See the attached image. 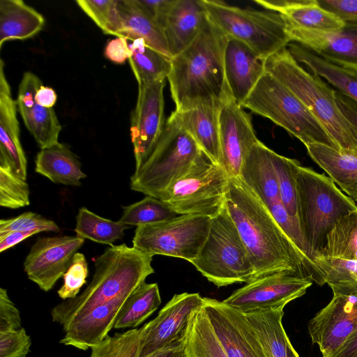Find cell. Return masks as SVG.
Instances as JSON below:
<instances>
[{
	"label": "cell",
	"instance_id": "5bb4252c",
	"mask_svg": "<svg viewBox=\"0 0 357 357\" xmlns=\"http://www.w3.org/2000/svg\"><path fill=\"white\" fill-rule=\"evenodd\" d=\"M220 165L229 178H239L243 162L259 141L251 115L236 103L229 93L224 100L219 116Z\"/></svg>",
	"mask_w": 357,
	"mask_h": 357
},
{
	"label": "cell",
	"instance_id": "8992f818",
	"mask_svg": "<svg viewBox=\"0 0 357 357\" xmlns=\"http://www.w3.org/2000/svg\"><path fill=\"white\" fill-rule=\"evenodd\" d=\"M202 152L171 114L152 151L131 176V190L165 202Z\"/></svg>",
	"mask_w": 357,
	"mask_h": 357
},
{
	"label": "cell",
	"instance_id": "bcb514c9",
	"mask_svg": "<svg viewBox=\"0 0 357 357\" xmlns=\"http://www.w3.org/2000/svg\"><path fill=\"white\" fill-rule=\"evenodd\" d=\"M88 264L85 256L77 252L68 270L63 275V284L58 290L59 296L63 300L75 298L88 276Z\"/></svg>",
	"mask_w": 357,
	"mask_h": 357
},
{
	"label": "cell",
	"instance_id": "9f6ffc18",
	"mask_svg": "<svg viewBox=\"0 0 357 357\" xmlns=\"http://www.w3.org/2000/svg\"><path fill=\"white\" fill-rule=\"evenodd\" d=\"M57 95L55 91L49 86L42 85L37 91L36 100L37 102L45 107L52 108L56 102Z\"/></svg>",
	"mask_w": 357,
	"mask_h": 357
},
{
	"label": "cell",
	"instance_id": "9c48e42d",
	"mask_svg": "<svg viewBox=\"0 0 357 357\" xmlns=\"http://www.w3.org/2000/svg\"><path fill=\"white\" fill-rule=\"evenodd\" d=\"M191 264L218 287L254 280L248 252L225 206L211 218L207 238Z\"/></svg>",
	"mask_w": 357,
	"mask_h": 357
},
{
	"label": "cell",
	"instance_id": "e0dca14e",
	"mask_svg": "<svg viewBox=\"0 0 357 357\" xmlns=\"http://www.w3.org/2000/svg\"><path fill=\"white\" fill-rule=\"evenodd\" d=\"M357 328V293H333L329 303L310 320L308 333L322 357H333Z\"/></svg>",
	"mask_w": 357,
	"mask_h": 357
},
{
	"label": "cell",
	"instance_id": "816d5d0a",
	"mask_svg": "<svg viewBox=\"0 0 357 357\" xmlns=\"http://www.w3.org/2000/svg\"><path fill=\"white\" fill-rule=\"evenodd\" d=\"M104 54L107 59L115 63H125L131 56L128 39L118 36L109 40L105 47Z\"/></svg>",
	"mask_w": 357,
	"mask_h": 357
},
{
	"label": "cell",
	"instance_id": "2e32d148",
	"mask_svg": "<svg viewBox=\"0 0 357 357\" xmlns=\"http://www.w3.org/2000/svg\"><path fill=\"white\" fill-rule=\"evenodd\" d=\"M204 300L203 310L228 357H265L245 313L223 301L209 298Z\"/></svg>",
	"mask_w": 357,
	"mask_h": 357
},
{
	"label": "cell",
	"instance_id": "680465c9",
	"mask_svg": "<svg viewBox=\"0 0 357 357\" xmlns=\"http://www.w3.org/2000/svg\"><path fill=\"white\" fill-rule=\"evenodd\" d=\"M333 357H357V328L347 338Z\"/></svg>",
	"mask_w": 357,
	"mask_h": 357
},
{
	"label": "cell",
	"instance_id": "d590c367",
	"mask_svg": "<svg viewBox=\"0 0 357 357\" xmlns=\"http://www.w3.org/2000/svg\"><path fill=\"white\" fill-rule=\"evenodd\" d=\"M314 262L319 275V285L328 284L333 293H357V261L318 255Z\"/></svg>",
	"mask_w": 357,
	"mask_h": 357
},
{
	"label": "cell",
	"instance_id": "681fc988",
	"mask_svg": "<svg viewBox=\"0 0 357 357\" xmlns=\"http://www.w3.org/2000/svg\"><path fill=\"white\" fill-rule=\"evenodd\" d=\"M20 314L7 290L0 288V332L21 328Z\"/></svg>",
	"mask_w": 357,
	"mask_h": 357
},
{
	"label": "cell",
	"instance_id": "4316f807",
	"mask_svg": "<svg viewBox=\"0 0 357 357\" xmlns=\"http://www.w3.org/2000/svg\"><path fill=\"white\" fill-rule=\"evenodd\" d=\"M273 153L259 141L246 156L239 176L268 208L280 200Z\"/></svg>",
	"mask_w": 357,
	"mask_h": 357
},
{
	"label": "cell",
	"instance_id": "60d3db41",
	"mask_svg": "<svg viewBox=\"0 0 357 357\" xmlns=\"http://www.w3.org/2000/svg\"><path fill=\"white\" fill-rule=\"evenodd\" d=\"M268 208L281 229L302 256L310 278L318 284L319 279L314 262L315 257L304 238L297 217L290 215L280 200L273 203Z\"/></svg>",
	"mask_w": 357,
	"mask_h": 357
},
{
	"label": "cell",
	"instance_id": "7c38bea8",
	"mask_svg": "<svg viewBox=\"0 0 357 357\" xmlns=\"http://www.w3.org/2000/svg\"><path fill=\"white\" fill-rule=\"evenodd\" d=\"M204 304V298L198 293L175 294L155 319L141 328L139 357H148L185 341L193 319Z\"/></svg>",
	"mask_w": 357,
	"mask_h": 357
},
{
	"label": "cell",
	"instance_id": "f546056e",
	"mask_svg": "<svg viewBox=\"0 0 357 357\" xmlns=\"http://www.w3.org/2000/svg\"><path fill=\"white\" fill-rule=\"evenodd\" d=\"M265 357H299L282 326L283 309L245 313Z\"/></svg>",
	"mask_w": 357,
	"mask_h": 357
},
{
	"label": "cell",
	"instance_id": "277c9868",
	"mask_svg": "<svg viewBox=\"0 0 357 357\" xmlns=\"http://www.w3.org/2000/svg\"><path fill=\"white\" fill-rule=\"evenodd\" d=\"M265 69L303 102L327 131L339 151L357 155V144L337 104L334 89L317 75L305 70L287 48L269 56Z\"/></svg>",
	"mask_w": 357,
	"mask_h": 357
},
{
	"label": "cell",
	"instance_id": "cb8c5ba5",
	"mask_svg": "<svg viewBox=\"0 0 357 357\" xmlns=\"http://www.w3.org/2000/svg\"><path fill=\"white\" fill-rule=\"evenodd\" d=\"M225 98L206 100L188 109L181 112L174 110L172 113L183 128L194 139L201 150L219 165V116Z\"/></svg>",
	"mask_w": 357,
	"mask_h": 357
},
{
	"label": "cell",
	"instance_id": "ee69618b",
	"mask_svg": "<svg viewBox=\"0 0 357 357\" xmlns=\"http://www.w3.org/2000/svg\"><path fill=\"white\" fill-rule=\"evenodd\" d=\"M29 204V189L26 180L15 174L10 167L0 165V205L16 209Z\"/></svg>",
	"mask_w": 357,
	"mask_h": 357
},
{
	"label": "cell",
	"instance_id": "7a4b0ae2",
	"mask_svg": "<svg viewBox=\"0 0 357 357\" xmlns=\"http://www.w3.org/2000/svg\"><path fill=\"white\" fill-rule=\"evenodd\" d=\"M228 37L208 18L193 42L171 59L167 76L177 112L230 93L224 66Z\"/></svg>",
	"mask_w": 357,
	"mask_h": 357
},
{
	"label": "cell",
	"instance_id": "83f0119b",
	"mask_svg": "<svg viewBox=\"0 0 357 357\" xmlns=\"http://www.w3.org/2000/svg\"><path fill=\"white\" fill-rule=\"evenodd\" d=\"M121 22L119 36L141 38L157 51L171 58L164 32L137 0H117Z\"/></svg>",
	"mask_w": 357,
	"mask_h": 357
},
{
	"label": "cell",
	"instance_id": "4fadbf2b",
	"mask_svg": "<svg viewBox=\"0 0 357 357\" xmlns=\"http://www.w3.org/2000/svg\"><path fill=\"white\" fill-rule=\"evenodd\" d=\"M312 282L310 278L293 273H276L246 283L222 301L243 313L284 309L304 295Z\"/></svg>",
	"mask_w": 357,
	"mask_h": 357
},
{
	"label": "cell",
	"instance_id": "52a82bcc",
	"mask_svg": "<svg viewBox=\"0 0 357 357\" xmlns=\"http://www.w3.org/2000/svg\"><path fill=\"white\" fill-rule=\"evenodd\" d=\"M241 107L270 119L305 146L318 143L339 151L327 131L303 102L268 73L262 75Z\"/></svg>",
	"mask_w": 357,
	"mask_h": 357
},
{
	"label": "cell",
	"instance_id": "8d00e7d4",
	"mask_svg": "<svg viewBox=\"0 0 357 357\" xmlns=\"http://www.w3.org/2000/svg\"><path fill=\"white\" fill-rule=\"evenodd\" d=\"M129 227L119 220L102 218L82 207L76 217L75 231L77 237L112 246L116 241L123 238L125 230Z\"/></svg>",
	"mask_w": 357,
	"mask_h": 357
},
{
	"label": "cell",
	"instance_id": "6da1fadb",
	"mask_svg": "<svg viewBox=\"0 0 357 357\" xmlns=\"http://www.w3.org/2000/svg\"><path fill=\"white\" fill-rule=\"evenodd\" d=\"M225 208L248 252L254 280L281 272L310 278L302 256L269 208L239 178H229Z\"/></svg>",
	"mask_w": 357,
	"mask_h": 357
},
{
	"label": "cell",
	"instance_id": "74e56055",
	"mask_svg": "<svg viewBox=\"0 0 357 357\" xmlns=\"http://www.w3.org/2000/svg\"><path fill=\"white\" fill-rule=\"evenodd\" d=\"M320 255L357 261V209L337 220Z\"/></svg>",
	"mask_w": 357,
	"mask_h": 357
},
{
	"label": "cell",
	"instance_id": "d6a6232c",
	"mask_svg": "<svg viewBox=\"0 0 357 357\" xmlns=\"http://www.w3.org/2000/svg\"><path fill=\"white\" fill-rule=\"evenodd\" d=\"M287 48L298 63L324 79L335 90L357 102L356 73L328 62L296 43H290Z\"/></svg>",
	"mask_w": 357,
	"mask_h": 357
},
{
	"label": "cell",
	"instance_id": "f907efd6",
	"mask_svg": "<svg viewBox=\"0 0 357 357\" xmlns=\"http://www.w3.org/2000/svg\"><path fill=\"white\" fill-rule=\"evenodd\" d=\"M320 6L344 22L357 23V0H317Z\"/></svg>",
	"mask_w": 357,
	"mask_h": 357
},
{
	"label": "cell",
	"instance_id": "f6af8a7d",
	"mask_svg": "<svg viewBox=\"0 0 357 357\" xmlns=\"http://www.w3.org/2000/svg\"><path fill=\"white\" fill-rule=\"evenodd\" d=\"M273 159L276 171L280 201L287 211L296 217V190L294 167L296 160L281 155L275 151Z\"/></svg>",
	"mask_w": 357,
	"mask_h": 357
},
{
	"label": "cell",
	"instance_id": "7bdbcfd3",
	"mask_svg": "<svg viewBox=\"0 0 357 357\" xmlns=\"http://www.w3.org/2000/svg\"><path fill=\"white\" fill-rule=\"evenodd\" d=\"M75 2L103 33L116 37L120 36L117 0H77Z\"/></svg>",
	"mask_w": 357,
	"mask_h": 357
},
{
	"label": "cell",
	"instance_id": "ffe728a7",
	"mask_svg": "<svg viewBox=\"0 0 357 357\" xmlns=\"http://www.w3.org/2000/svg\"><path fill=\"white\" fill-rule=\"evenodd\" d=\"M42 85L36 75L26 72L20 83L16 100L24 125L40 149L58 143L61 130L53 107H43L36 100V92Z\"/></svg>",
	"mask_w": 357,
	"mask_h": 357
},
{
	"label": "cell",
	"instance_id": "7dc6e473",
	"mask_svg": "<svg viewBox=\"0 0 357 357\" xmlns=\"http://www.w3.org/2000/svg\"><path fill=\"white\" fill-rule=\"evenodd\" d=\"M37 229L59 232V226L52 220L33 212H25L17 217L0 220V236L14 231Z\"/></svg>",
	"mask_w": 357,
	"mask_h": 357
},
{
	"label": "cell",
	"instance_id": "db71d44e",
	"mask_svg": "<svg viewBox=\"0 0 357 357\" xmlns=\"http://www.w3.org/2000/svg\"><path fill=\"white\" fill-rule=\"evenodd\" d=\"M137 1L162 28L174 0H137Z\"/></svg>",
	"mask_w": 357,
	"mask_h": 357
},
{
	"label": "cell",
	"instance_id": "d6986e66",
	"mask_svg": "<svg viewBox=\"0 0 357 357\" xmlns=\"http://www.w3.org/2000/svg\"><path fill=\"white\" fill-rule=\"evenodd\" d=\"M291 41L334 65L357 73V23L319 31L287 26Z\"/></svg>",
	"mask_w": 357,
	"mask_h": 357
},
{
	"label": "cell",
	"instance_id": "f5cc1de1",
	"mask_svg": "<svg viewBox=\"0 0 357 357\" xmlns=\"http://www.w3.org/2000/svg\"><path fill=\"white\" fill-rule=\"evenodd\" d=\"M337 104L347 119L357 144V102L335 90Z\"/></svg>",
	"mask_w": 357,
	"mask_h": 357
},
{
	"label": "cell",
	"instance_id": "836d02e7",
	"mask_svg": "<svg viewBox=\"0 0 357 357\" xmlns=\"http://www.w3.org/2000/svg\"><path fill=\"white\" fill-rule=\"evenodd\" d=\"M131 51L129 62L138 84L163 81L171 69L172 58L148 45L141 38H127Z\"/></svg>",
	"mask_w": 357,
	"mask_h": 357
},
{
	"label": "cell",
	"instance_id": "d4e9b609",
	"mask_svg": "<svg viewBox=\"0 0 357 357\" xmlns=\"http://www.w3.org/2000/svg\"><path fill=\"white\" fill-rule=\"evenodd\" d=\"M207 19L202 0H174L162 25L171 58L193 42Z\"/></svg>",
	"mask_w": 357,
	"mask_h": 357
},
{
	"label": "cell",
	"instance_id": "f1b7e54d",
	"mask_svg": "<svg viewBox=\"0 0 357 357\" xmlns=\"http://www.w3.org/2000/svg\"><path fill=\"white\" fill-rule=\"evenodd\" d=\"M310 158L351 199L357 202V155L314 143L305 146Z\"/></svg>",
	"mask_w": 357,
	"mask_h": 357
},
{
	"label": "cell",
	"instance_id": "e575fe53",
	"mask_svg": "<svg viewBox=\"0 0 357 357\" xmlns=\"http://www.w3.org/2000/svg\"><path fill=\"white\" fill-rule=\"evenodd\" d=\"M161 303L157 283L139 284L126 298L115 321L114 328H134L152 314Z\"/></svg>",
	"mask_w": 357,
	"mask_h": 357
},
{
	"label": "cell",
	"instance_id": "f35d334b",
	"mask_svg": "<svg viewBox=\"0 0 357 357\" xmlns=\"http://www.w3.org/2000/svg\"><path fill=\"white\" fill-rule=\"evenodd\" d=\"M186 350L188 357H228L216 338L203 307L193 319Z\"/></svg>",
	"mask_w": 357,
	"mask_h": 357
},
{
	"label": "cell",
	"instance_id": "ba28073f",
	"mask_svg": "<svg viewBox=\"0 0 357 357\" xmlns=\"http://www.w3.org/2000/svg\"><path fill=\"white\" fill-rule=\"evenodd\" d=\"M208 18L228 38L266 60L291 43L283 17L271 10L241 8L221 1L202 0Z\"/></svg>",
	"mask_w": 357,
	"mask_h": 357
},
{
	"label": "cell",
	"instance_id": "11a10c76",
	"mask_svg": "<svg viewBox=\"0 0 357 357\" xmlns=\"http://www.w3.org/2000/svg\"><path fill=\"white\" fill-rule=\"evenodd\" d=\"M37 229L25 230V231H14L0 236V252L7 250L14 245L20 243L26 238L33 234L40 233Z\"/></svg>",
	"mask_w": 357,
	"mask_h": 357
},
{
	"label": "cell",
	"instance_id": "ac0fdd59",
	"mask_svg": "<svg viewBox=\"0 0 357 357\" xmlns=\"http://www.w3.org/2000/svg\"><path fill=\"white\" fill-rule=\"evenodd\" d=\"M84 243V239L77 236L38 238L24 261L28 278L42 290H51Z\"/></svg>",
	"mask_w": 357,
	"mask_h": 357
},
{
	"label": "cell",
	"instance_id": "3957f363",
	"mask_svg": "<svg viewBox=\"0 0 357 357\" xmlns=\"http://www.w3.org/2000/svg\"><path fill=\"white\" fill-rule=\"evenodd\" d=\"M152 260V255L124 243L107 248L96 258L92 280L82 293L52 308L53 321L64 326L95 306L129 295L154 273Z\"/></svg>",
	"mask_w": 357,
	"mask_h": 357
},
{
	"label": "cell",
	"instance_id": "44dd1931",
	"mask_svg": "<svg viewBox=\"0 0 357 357\" xmlns=\"http://www.w3.org/2000/svg\"><path fill=\"white\" fill-rule=\"evenodd\" d=\"M128 296L98 305L73 317L63 326L65 335L60 342L81 350H87L100 343L114 326Z\"/></svg>",
	"mask_w": 357,
	"mask_h": 357
},
{
	"label": "cell",
	"instance_id": "5b68a950",
	"mask_svg": "<svg viewBox=\"0 0 357 357\" xmlns=\"http://www.w3.org/2000/svg\"><path fill=\"white\" fill-rule=\"evenodd\" d=\"M296 217L304 238L314 257L324 251L328 235L339 219L357 209V204L333 179L296 160L294 167Z\"/></svg>",
	"mask_w": 357,
	"mask_h": 357
},
{
	"label": "cell",
	"instance_id": "1f68e13d",
	"mask_svg": "<svg viewBox=\"0 0 357 357\" xmlns=\"http://www.w3.org/2000/svg\"><path fill=\"white\" fill-rule=\"evenodd\" d=\"M44 17L22 0L0 1V47L13 40L36 36L45 25Z\"/></svg>",
	"mask_w": 357,
	"mask_h": 357
},
{
	"label": "cell",
	"instance_id": "603a6c76",
	"mask_svg": "<svg viewBox=\"0 0 357 357\" xmlns=\"http://www.w3.org/2000/svg\"><path fill=\"white\" fill-rule=\"evenodd\" d=\"M17 102L0 62V165H6L19 177L26 180L27 161L20 139Z\"/></svg>",
	"mask_w": 357,
	"mask_h": 357
},
{
	"label": "cell",
	"instance_id": "ab89813d",
	"mask_svg": "<svg viewBox=\"0 0 357 357\" xmlns=\"http://www.w3.org/2000/svg\"><path fill=\"white\" fill-rule=\"evenodd\" d=\"M178 214L165 202L146 196L143 199L123 208L119 221L128 226H143L172 219Z\"/></svg>",
	"mask_w": 357,
	"mask_h": 357
},
{
	"label": "cell",
	"instance_id": "8fae6325",
	"mask_svg": "<svg viewBox=\"0 0 357 357\" xmlns=\"http://www.w3.org/2000/svg\"><path fill=\"white\" fill-rule=\"evenodd\" d=\"M211 218L178 215L158 223L137 227L132 247L149 255H165L190 263L197 258L210 229Z\"/></svg>",
	"mask_w": 357,
	"mask_h": 357
},
{
	"label": "cell",
	"instance_id": "7402d4cb",
	"mask_svg": "<svg viewBox=\"0 0 357 357\" xmlns=\"http://www.w3.org/2000/svg\"><path fill=\"white\" fill-rule=\"evenodd\" d=\"M265 62L244 43L228 38L224 57L225 74L231 95L239 105L266 73Z\"/></svg>",
	"mask_w": 357,
	"mask_h": 357
},
{
	"label": "cell",
	"instance_id": "9a60e30c",
	"mask_svg": "<svg viewBox=\"0 0 357 357\" xmlns=\"http://www.w3.org/2000/svg\"><path fill=\"white\" fill-rule=\"evenodd\" d=\"M165 86V80L138 84L137 99L130 124L135 169L149 155L164 130Z\"/></svg>",
	"mask_w": 357,
	"mask_h": 357
},
{
	"label": "cell",
	"instance_id": "4dcf8cb0",
	"mask_svg": "<svg viewBox=\"0 0 357 357\" xmlns=\"http://www.w3.org/2000/svg\"><path fill=\"white\" fill-rule=\"evenodd\" d=\"M35 171L52 182L80 186L86 177L78 157L64 144L56 143L41 149L35 160Z\"/></svg>",
	"mask_w": 357,
	"mask_h": 357
},
{
	"label": "cell",
	"instance_id": "b9f144b4",
	"mask_svg": "<svg viewBox=\"0 0 357 357\" xmlns=\"http://www.w3.org/2000/svg\"><path fill=\"white\" fill-rule=\"evenodd\" d=\"M142 328L107 335L93 347L90 357H139Z\"/></svg>",
	"mask_w": 357,
	"mask_h": 357
},
{
	"label": "cell",
	"instance_id": "484cf974",
	"mask_svg": "<svg viewBox=\"0 0 357 357\" xmlns=\"http://www.w3.org/2000/svg\"><path fill=\"white\" fill-rule=\"evenodd\" d=\"M266 10L280 13L289 26L319 31L341 29L340 18L319 5L317 0H255Z\"/></svg>",
	"mask_w": 357,
	"mask_h": 357
},
{
	"label": "cell",
	"instance_id": "30bf717a",
	"mask_svg": "<svg viewBox=\"0 0 357 357\" xmlns=\"http://www.w3.org/2000/svg\"><path fill=\"white\" fill-rule=\"evenodd\" d=\"M229 180L222 166L202 152L165 202L178 215L215 217L225 206Z\"/></svg>",
	"mask_w": 357,
	"mask_h": 357
},
{
	"label": "cell",
	"instance_id": "6f0895ef",
	"mask_svg": "<svg viewBox=\"0 0 357 357\" xmlns=\"http://www.w3.org/2000/svg\"><path fill=\"white\" fill-rule=\"evenodd\" d=\"M186 342L187 340L158 351L148 357H188Z\"/></svg>",
	"mask_w": 357,
	"mask_h": 357
},
{
	"label": "cell",
	"instance_id": "c3c4849f",
	"mask_svg": "<svg viewBox=\"0 0 357 357\" xmlns=\"http://www.w3.org/2000/svg\"><path fill=\"white\" fill-rule=\"evenodd\" d=\"M31 341L24 328L0 332V357H26Z\"/></svg>",
	"mask_w": 357,
	"mask_h": 357
}]
</instances>
